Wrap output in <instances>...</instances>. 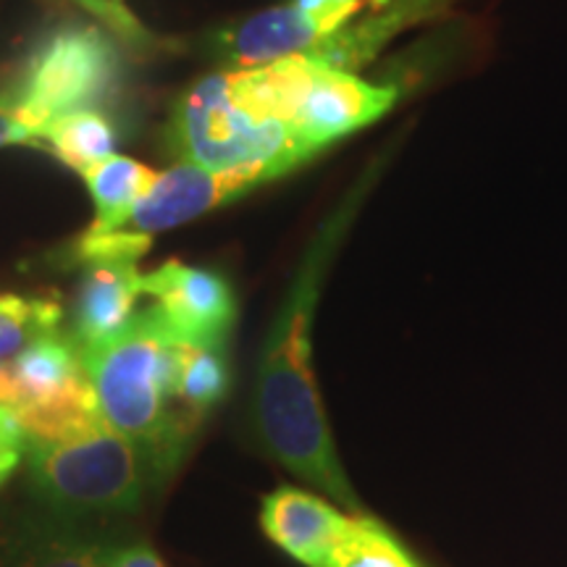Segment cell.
Returning a JSON list of instances; mask_svg holds the SVG:
<instances>
[{
	"instance_id": "6da1fadb",
	"label": "cell",
	"mask_w": 567,
	"mask_h": 567,
	"mask_svg": "<svg viewBox=\"0 0 567 567\" xmlns=\"http://www.w3.org/2000/svg\"><path fill=\"white\" fill-rule=\"evenodd\" d=\"M363 193L365 184H358L310 243L268 331L255 381V425L268 452L289 473L321 488L350 513H360V502L334 450V436L310 365V331L326 268L358 213Z\"/></svg>"
},
{
	"instance_id": "7a4b0ae2",
	"label": "cell",
	"mask_w": 567,
	"mask_h": 567,
	"mask_svg": "<svg viewBox=\"0 0 567 567\" xmlns=\"http://www.w3.org/2000/svg\"><path fill=\"white\" fill-rule=\"evenodd\" d=\"M82 360L103 423L140 444L166 476L193 429L176 413L182 342L166 329L161 310H142L122 334L82 350Z\"/></svg>"
},
{
	"instance_id": "3957f363",
	"label": "cell",
	"mask_w": 567,
	"mask_h": 567,
	"mask_svg": "<svg viewBox=\"0 0 567 567\" xmlns=\"http://www.w3.org/2000/svg\"><path fill=\"white\" fill-rule=\"evenodd\" d=\"M231 87L260 116L284 122L310 151L373 124L396 103L394 84H371L292 55L255 69L229 71Z\"/></svg>"
},
{
	"instance_id": "277c9868",
	"label": "cell",
	"mask_w": 567,
	"mask_h": 567,
	"mask_svg": "<svg viewBox=\"0 0 567 567\" xmlns=\"http://www.w3.org/2000/svg\"><path fill=\"white\" fill-rule=\"evenodd\" d=\"M168 145L210 172H255L268 182L313 155L284 122L260 116L237 97L229 71L205 76L176 105Z\"/></svg>"
},
{
	"instance_id": "5b68a950",
	"label": "cell",
	"mask_w": 567,
	"mask_h": 567,
	"mask_svg": "<svg viewBox=\"0 0 567 567\" xmlns=\"http://www.w3.org/2000/svg\"><path fill=\"white\" fill-rule=\"evenodd\" d=\"M27 465L34 492L69 515L130 513L163 476L140 444L109 425L63 442L27 439Z\"/></svg>"
},
{
	"instance_id": "8992f818",
	"label": "cell",
	"mask_w": 567,
	"mask_h": 567,
	"mask_svg": "<svg viewBox=\"0 0 567 567\" xmlns=\"http://www.w3.org/2000/svg\"><path fill=\"white\" fill-rule=\"evenodd\" d=\"M116 80V45L95 27H69L34 51L9 103L45 132L55 118L101 103Z\"/></svg>"
},
{
	"instance_id": "52a82bcc",
	"label": "cell",
	"mask_w": 567,
	"mask_h": 567,
	"mask_svg": "<svg viewBox=\"0 0 567 567\" xmlns=\"http://www.w3.org/2000/svg\"><path fill=\"white\" fill-rule=\"evenodd\" d=\"M142 295L155 297L163 323L179 342L226 347L237 300L221 274L168 260L153 274H142Z\"/></svg>"
},
{
	"instance_id": "ba28073f",
	"label": "cell",
	"mask_w": 567,
	"mask_h": 567,
	"mask_svg": "<svg viewBox=\"0 0 567 567\" xmlns=\"http://www.w3.org/2000/svg\"><path fill=\"white\" fill-rule=\"evenodd\" d=\"M268 182L264 174L255 172H210L195 163H176L174 168L158 174L151 193L140 197L122 229L142 237L174 229L218 205L237 200L252 187Z\"/></svg>"
},
{
	"instance_id": "9c48e42d",
	"label": "cell",
	"mask_w": 567,
	"mask_h": 567,
	"mask_svg": "<svg viewBox=\"0 0 567 567\" xmlns=\"http://www.w3.org/2000/svg\"><path fill=\"white\" fill-rule=\"evenodd\" d=\"M450 6L452 0H371L358 17L302 53V59L354 74V69L371 63L396 34L442 17Z\"/></svg>"
},
{
	"instance_id": "30bf717a",
	"label": "cell",
	"mask_w": 567,
	"mask_h": 567,
	"mask_svg": "<svg viewBox=\"0 0 567 567\" xmlns=\"http://www.w3.org/2000/svg\"><path fill=\"white\" fill-rule=\"evenodd\" d=\"M354 515L326 505L316 494L284 486L266 496L260 509L266 536L308 567H326L354 526Z\"/></svg>"
},
{
	"instance_id": "8fae6325",
	"label": "cell",
	"mask_w": 567,
	"mask_h": 567,
	"mask_svg": "<svg viewBox=\"0 0 567 567\" xmlns=\"http://www.w3.org/2000/svg\"><path fill=\"white\" fill-rule=\"evenodd\" d=\"M142 295L137 264H92L82 276L74 339L82 350L109 342L130 326Z\"/></svg>"
},
{
	"instance_id": "7c38bea8",
	"label": "cell",
	"mask_w": 567,
	"mask_h": 567,
	"mask_svg": "<svg viewBox=\"0 0 567 567\" xmlns=\"http://www.w3.org/2000/svg\"><path fill=\"white\" fill-rule=\"evenodd\" d=\"M13 405L48 402L92 386L82 360V347L74 334H51L34 339L13 358Z\"/></svg>"
},
{
	"instance_id": "4fadbf2b",
	"label": "cell",
	"mask_w": 567,
	"mask_h": 567,
	"mask_svg": "<svg viewBox=\"0 0 567 567\" xmlns=\"http://www.w3.org/2000/svg\"><path fill=\"white\" fill-rule=\"evenodd\" d=\"M80 174L87 182L92 203H95V221L90 226L92 234L122 229L140 197L151 193L155 179H158V172L132 158H124V155H109V158L92 163Z\"/></svg>"
},
{
	"instance_id": "5bb4252c",
	"label": "cell",
	"mask_w": 567,
	"mask_h": 567,
	"mask_svg": "<svg viewBox=\"0 0 567 567\" xmlns=\"http://www.w3.org/2000/svg\"><path fill=\"white\" fill-rule=\"evenodd\" d=\"M109 549L71 530L27 523L3 542L0 567H109Z\"/></svg>"
},
{
	"instance_id": "9a60e30c",
	"label": "cell",
	"mask_w": 567,
	"mask_h": 567,
	"mask_svg": "<svg viewBox=\"0 0 567 567\" xmlns=\"http://www.w3.org/2000/svg\"><path fill=\"white\" fill-rule=\"evenodd\" d=\"M224 350L226 347H195L182 342L174 402L179 405L176 413L189 429H195L229 389V365H226Z\"/></svg>"
},
{
	"instance_id": "2e32d148",
	"label": "cell",
	"mask_w": 567,
	"mask_h": 567,
	"mask_svg": "<svg viewBox=\"0 0 567 567\" xmlns=\"http://www.w3.org/2000/svg\"><path fill=\"white\" fill-rule=\"evenodd\" d=\"M42 140L48 147L74 168V172H84L92 163L109 158L113 155V145H116V132L109 118H103L95 111H76L66 113V116L55 118L45 126Z\"/></svg>"
},
{
	"instance_id": "e0dca14e",
	"label": "cell",
	"mask_w": 567,
	"mask_h": 567,
	"mask_svg": "<svg viewBox=\"0 0 567 567\" xmlns=\"http://www.w3.org/2000/svg\"><path fill=\"white\" fill-rule=\"evenodd\" d=\"M63 308L45 297L0 295V360L19 354L34 339L59 331Z\"/></svg>"
},
{
	"instance_id": "ac0fdd59",
	"label": "cell",
	"mask_w": 567,
	"mask_h": 567,
	"mask_svg": "<svg viewBox=\"0 0 567 567\" xmlns=\"http://www.w3.org/2000/svg\"><path fill=\"white\" fill-rule=\"evenodd\" d=\"M326 567H421L405 547L375 523L373 517L354 515V526Z\"/></svg>"
},
{
	"instance_id": "d6986e66",
	"label": "cell",
	"mask_w": 567,
	"mask_h": 567,
	"mask_svg": "<svg viewBox=\"0 0 567 567\" xmlns=\"http://www.w3.org/2000/svg\"><path fill=\"white\" fill-rule=\"evenodd\" d=\"M153 237H142L124 229L92 234L87 231L76 243V260L84 266L92 264H137V260L151 250Z\"/></svg>"
},
{
	"instance_id": "ffe728a7",
	"label": "cell",
	"mask_w": 567,
	"mask_h": 567,
	"mask_svg": "<svg viewBox=\"0 0 567 567\" xmlns=\"http://www.w3.org/2000/svg\"><path fill=\"white\" fill-rule=\"evenodd\" d=\"M27 452V431L19 423L17 410L0 405V486L9 481Z\"/></svg>"
},
{
	"instance_id": "44dd1931",
	"label": "cell",
	"mask_w": 567,
	"mask_h": 567,
	"mask_svg": "<svg viewBox=\"0 0 567 567\" xmlns=\"http://www.w3.org/2000/svg\"><path fill=\"white\" fill-rule=\"evenodd\" d=\"M42 132L27 113L17 105L0 103V147L19 145V142H40Z\"/></svg>"
},
{
	"instance_id": "7402d4cb",
	"label": "cell",
	"mask_w": 567,
	"mask_h": 567,
	"mask_svg": "<svg viewBox=\"0 0 567 567\" xmlns=\"http://www.w3.org/2000/svg\"><path fill=\"white\" fill-rule=\"evenodd\" d=\"M109 567H166L163 559L151 547H130V549H109Z\"/></svg>"
},
{
	"instance_id": "603a6c76",
	"label": "cell",
	"mask_w": 567,
	"mask_h": 567,
	"mask_svg": "<svg viewBox=\"0 0 567 567\" xmlns=\"http://www.w3.org/2000/svg\"><path fill=\"white\" fill-rule=\"evenodd\" d=\"M0 405H13V381L11 368L0 363Z\"/></svg>"
},
{
	"instance_id": "cb8c5ba5",
	"label": "cell",
	"mask_w": 567,
	"mask_h": 567,
	"mask_svg": "<svg viewBox=\"0 0 567 567\" xmlns=\"http://www.w3.org/2000/svg\"><path fill=\"white\" fill-rule=\"evenodd\" d=\"M116 3H122V0H116Z\"/></svg>"
}]
</instances>
